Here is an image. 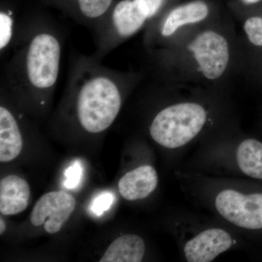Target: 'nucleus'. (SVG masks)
<instances>
[{"mask_svg":"<svg viewBox=\"0 0 262 262\" xmlns=\"http://www.w3.org/2000/svg\"><path fill=\"white\" fill-rule=\"evenodd\" d=\"M146 244L141 236L126 234L110 244L100 262H140L144 259Z\"/></svg>","mask_w":262,"mask_h":262,"instance_id":"nucleus-15","label":"nucleus"},{"mask_svg":"<svg viewBox=\"0 0 262 262\" xmlns=\"http://www.w3.org/2000/svg\"><path fill=\"white\" fill-rule=\"evenodd\" d=\"M209 15V6L203 0H194L176 7L148 24L146 45H166L181 29L201 24Z\"/></svg>","mask_w":262,"mask_h":262,"instance_id":"nucleus-9","label":"nucleus"},{"mask_svg":"<svg viewBox=\"0 0 262 262\" xmlns=\"http://www.w3.org/2000/svg\"><path fill=\"white\" fill-rule=\"evenodd\" d=\"M115 196L111 192H103L96 196L92 204H91V211L95 214L101 215L105 211H108L113 204Z\"/></svg>","mask_w":262,"mask_h":262,"instance_id":"nucleus-20","label":"nucleus"},{"mask_svg":"<svg viewBox=\"0 0 262 262\" xmlns=\"http://www.w3.org/2000/svg\"><path fill=\"white\" fill-rule=\"evenodd\" d=\"M31 189L28 183L18 176L10 175L0 182V212L16 215L28 206Z\"/></svg>","mask_w":262,"mask_h":262,"instance_id":"nucleus-14","label":"nucleus"},{"mask_svg":"<svg viewBox=\"0 0 262 262\" xmlns=\"http://www.w3.org/2000/svg\"><path fill=\"white\" fill-rule=\"evenodd\" d=\"M149 18V22L161 14L167 0H134Z\"/></svg>","mask_w":262,"mask_h":262,"instance_id":"nucleus-18","label":"nucleus"},{"mask_svg":"<svg viewBox=\"0 0 262 262\" xmlns=\"http://www.w3.org/2000/svg\"><path fill=\"white\" fill-rule=\"evenodd\" d=\"M185 49L196 72L206 80H220L228 70L231 46L220 31L206 29L196 33Z\"/></svg>","mask_w":262,"mask_h":262,"instance_id":"nucleus-8","label":"nucleus"},{"mask_svg":"<svg viewBox=\"0 0 262 262\" xmlns=\"http://www.w3.org/2000/svg\"><path fill=\"white\" fill-rule=\"evenodd\" d=\"M67 32L42 10L21 13L8 60L1 72V91L20 103L44 108L56 89Z\"/></svg>","mask_w":262,"mask_h":262,"instance_id":"nucleus-1","label":"nucleus"},{"mask_svg":"<svg viewBox=\"0 0 262 262\" xmlns=\"http://www.w3.org/2000/svg\"><path fill=\"white\" fill-rule=\"evenodd\" d=\"M244 31L248 42L255 47L262 48V17L254 15L245 20Z\"/></svg>","mask_w":262,"mask_h":262,"instance_id":"nucleus-17","label":"nucleus"},{"mask_svg":"<svg viewBox=\"0 0 262 262\" xmlns=\"http://www.w3.org/2000/svg\"><path fill=\"white\" fill-rule=\"evenodd\" d=\"M76 208L72 194L64 192H51L43 194L34 205L31 213V223L34 227L44 225L49 234L59 232Z\"/></svg>","mask_w":262,"mask_h":262,"instance_id":"nucleus-10","label":"nucleus"},{"mask_svg":"<svg viewBox=\"0 0 262 262\" xmlns=\"http://www.w3.org/2000/svg\"><path fill=\"white\" fill-rule=\"evenodd\" d=\"M9 1H2L0 8V55L1 61L10 53L14 42L21 13Z\"/></svg>","mask_w":262,"mask_h":262,"instance_id":"nucleus-16","label":"nucleus"},{"mask_svg":"<svg viewBox=\"0 0 262 262\" xmlns=\"http://www.w3.org/2000/svg\"><path fill=\"white\" fill-rule=\"evenodd\" d=\"M5 230H6V224L1 217L0 218V234L2 235V234H4Z\"/></svg>","mask_w":262,"mask_h":262,"instance_id":"nucleus-21","label":"nucleus"},{"mask_svg":"<svg viewBox=\"0 0 262 262\" xmlns=\"http://www.w3.org/2000/svg\"><path fill=\"white\" fill-rule=\"evenodd\" d=\"M60 10L76 23L86 28L94 29L96 24L111 8L115 0H37Z\"/></svg>","mask_w":262,"mask_h":262,"instance_id":"nucleus-11","label":"nucleus"},{"mask_svg":"<svg viewBox=\"0 0 262 262\" xmlns=\"http://www.w3.org/2000/svg\"><path fill=\"white\" fill-rule=\"evenodd\" d=\"M222 111L220 104L201 98L176 100L154 114L148 132L157 144L179 155L224 125Z\"/></svg>","mask_w":262,"mask_h":262,"instance_id":"nucleus-5","label":"nucleus"},{"mask_svg":"<svg viewBox=\"0 0 262 262\" xmlns=\"http://www.w3.org/2000/svg\"><path fill=\"white\" fill-rule=\"evenodd\" d=\"M149 18L134 0H115L93 29L96 50L91 55L102 61L110 52L140 32Z\"/></svg>","mask_w":262,"mask_h":262,"instance_id":"nucleus-7","label":"nucleus"},{"mask_svg":"<svg viewBox=\"0 0 262 262\" xmlns=\"http://www.w3.org/2000/svg\"><path fill=\"white\" fill-rule=\"evenodd\" d=\"M63 185L68 189H74L80 184L82 175V167L80 162L77 160L65 171Z\"/></svg>","mask_w":262,"mask_h":262,"instance_id":"nucleus-19","label":"nucleus"},{"mask_svg":"<svg viewBox=\"0 0 262 262\" xmlns=\"http://www.w3.org/2000/svg\"><path fill=\"white\" fill-rule=\"evenodd\" d=\"M224 124L200 141L183 170L262 182V142Z\"/></svg>","mask_w":262,"mask_h":262,"instance_id":"nucleus-4","label":"nucleus"},{"mask_svg":"<svg viewBox=\"0 0 262 262\" xmlns=\"http://www.w3.org/2000/svg\"><path fill=\"white\" fill-rule=\"evenodd\" d=\"M243 3H244L245 5H255L257 4V3H260L261 0H241Z\"/></svg>","mask_w":262,"mask_h":262,"instance_id":"nucleus-22","label":"nucleus"},{"mask_svg":"<svg viewBox=\"0 0 262 262\" xmlns=\"http://www.w3.org/2000/svg\"><path fill=\"white\" fill-rule=\"evenodd\" d=\"M15 114L9 106H0V162L9 163L20 155L23 136Z\"/></svg>","mask_w":262,"mask_h":262,"instance_id":"nucleus-13","label":"nucleus"},{"mask_svg":"<svg viewBox=\"0 0 262 262\" xmlns=\"http://www.w3.org/2000/svg\"><path fill=\"white\" fill-rule=\"evenodd\" d=\"M211 219L186 212L174 217L171 231L184 261H212L227 251L244 246L242 236Z\"/></svg>","mask_w":262,"mask_h":262,"instance_id":"nucleus-6","label":"nucleus"},{"mask_svg":"<svg viewBox=\"0 0 262 262\" xmlns=\"http://www.w3.org/2000/svg\"><path fill=\"white\" fill-rule=\"evenodd\" d=\"M179 185L194 206L244 237L262 231V191L246 179L213 177L179 169Z\"/></svg>","mask_w":262,"mask_h":262,"instance_id":"nucleus-3","label":"nucleus"},{"mask_svg":"<svg viewBox=\"0 0 262 262\" xmlns=\"http://www.w3.org/2000/svg\"><path fill=\"white\" fill-rule=\"evenodd\" d=\"M141 75L105 67L92 56L72 50L66 88L78 126L84 132L99 134L116 120L124 99L140 82Z\"/></svg>","mask_w":262,"mask_h":262,"instance_id":"nucleus-2","label":"nucleus"},{"mask_svg":"<svg viewBox=\"0 0 262 262\" xmlns=\"http://www.w3.org/2000/svg\"><path fill=\"white\" fill-rule=\"evenodd\" d=\"M158 184L156 169L151 164L143 163L122 176L118 182V190L126 201H142L156 190Z\"/></svg>","mask_w":262,"mask_h":262,"instance_id":"nucleus-12","label":"nucleus"}]
</instances>
